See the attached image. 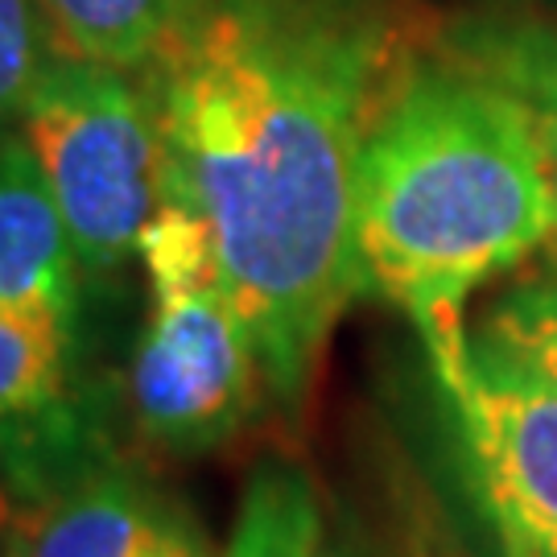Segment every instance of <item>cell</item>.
I'll use <instances>...</instances> for the list:
<instances>
[{"label": "cell", "mask_w": 557, "mask_h": 557, "mask_svg": "<svg viewBox=\"0 0 557 557\" xmlns=\"http://www.w3.org/2000/svg\"><path fill=\"white\" fill-rule=\"evenodd\" d=\"M496 541H499V557H533L517 537H508V533H496Z\"/></svg>", "instance_id": "cell-17"}, {"label": "cell", "mask_w": 557, "mask_h": 557, "mask_svg": "<svg viewBox=\"0 0 557 557\" xmlns=\"http://www.w3.org/2000/svg\"><path fill=\"white\" fill-rule=\"evenodd\" d=\"M557 236L537 116L434 38L405 66L359 158L363 294L409 319L462 310L483 281Z\"/></svg>", "instance_id": "cell-2"}, {"label": "cell", "mask_w": 557, "mask_h": 557, "mask_svg": "<svg viewBox=\"0 0 557 557\" xmlns=\"http://www.w3.org/2000/svg\"><path fill=\"white\" fill-rule=\"evenodd\" d=\"M554 273H557V269H554Z\"/></svg>", "instance_id": "cell-19"}, {"label": "cell", "mask_w": 557, "mask_h": 557, "mask_svg": "<svg viewBox=\"0 0 557 557\" xmlns=\"http://www.w3.org/2000/svg\"><path fill=\"white\" fill-rule=\"evenodd\" d=\"M462 471L496 533L557 557V380L462 326V310L418 319Z\"/></svg>", "instance_id": "cell-5"}, {"label": "cell", "mask_w": 557, "mask_h": 557, "mask_svg": "<svg viewBox=\"0 0 557 557\" xmlns=\"http://www.w3.org/2000/svg\"><path fill=\"white\" fill-rule=\"evenodd\" d=\"M425 46L405 0H202L140 71L158 100L165 199L215 239L273 425L289 438L306 430L326 347L363 294V145Z\"/></svg>", "instance_id": "cell-1"}, {"label": "cell", "mask_w": 557, "mask_h": 557, "mask_svg": "<svg viewBox=\"0 0 557 557\" xmlns=\"http://www.w3.org/2000/svg\"><path fill=\"white\" fill-rule=\"evenodd\" d=\"M149 319L140 331L124 409L137 438L174 458L215 455L273 413L257 338L232 301L207 223L165 199L140 236Z\"/></svg>", "instance_id": "cell-3"}, {"label": "cell", "mask_w": 557, "mask_h": 557, "mask_svg": "<svg viewBox=\"0 0 557 557\" xmlns=\"http://www.w3.org/2000/svg\"><path fill=\"white\" fill-rule=\"evenodd\" d=\"M75 372V319L50 310H0V421L59 409Z\"/></svg>", "instance_id": "cell-12"}, {"label": "cell", "mask_w": 557, "mask_h": 557, "mask_svg": "<svg viewBox=\"0 0 557 557\" xmlns=\"http://www.w3.org/2000/svg\"><path fill=\"white\" fill-rule=\"evenodd\" d=\"M17 133L59 202L83 273L103 277L137 260L140 236L165 202V145L149 79L54 54Z\"/></svg>", "instance_id": "cell-4"}, {"label": "cell", "mask_w": 557, "mask_h": 557, "mask_svg": "<svg viewBox=\"0 0 557 557\" xmlns=\"http://www.w3.org/2000/svg\"><path fill=\"white\" fill-rule=\"evenodd\" d=\"M331 557H483L438 479L397 434L376 430L331 524Z\"/></svg>", "instance_id": "cell-7"}, {"label": "cell", "mask_w": 557, "mask_h": 557, "mask_svg": "<svg viewBox=\"0 0 557 557\" xmlns=\"http://www.w3.org/2000/svg\"><path fill=\"white\" fill-rule=\"evenodd\" d=\"M537 137H541V149H545V165H549V182H554V195H557V120L537 116Z\"/></svg>", "instance_id": "cell-16"}, {"label": "cell", "mask_w": 557, "mask_h": 557, "mask_svg": "<svg viewBox=\"0 0 557 557\" xmlns=\"http://www.w3.org/2000/svg\"><path fill=\"white\" fill-rule=\"evenodd\" d=\"M483 338L557 380V273L520 281L499 294L483 319Z\"/></svg>", "instance_id": "cell-13"}, {"label": "cell", "mask_w": 557, "mask_h": 557, "mask_svg": "<svg viewBox=\"0 0 557 557\" xmlns=\"http://www.w3.org/2000/svg\"><path fill=\"white\" fill-rule=\"evenodd\" d=\"M549 252H554V260H557V236H554V244H549ZM554 269H557V264H554Z\"/></svg>", "instance_id": "cell-18"}, {"label": "cell", "mask_w": 557, "mask_h": 557, "mask_svg": "<svg viewBox=\"0 0 557 557\" xmlns=\"http://www.w3.org/2000/svg\"><path fill=\"white\" fill-rule=\"evenodd\" d=\"M54 59L38 0H0V137L21 124V112Z\"/></svg>", "instance_id": "cell-14"}, {"label": "cell", "mask_w": 557, "mask_h": 557, "mask_svg": "<svg viewBox=\"0 0 557 557\" xmlns=\"http://www.w3.org/2000/svg\"><path fill=\"white\" fill-rule=\"evenodd\" d=\"M446 59L499 83L533 116L557 120V17L537 13H475L446 21L434 34Z\"/></svg>", "instance_id": "cell-10"}, {"label": "cell", "mask_w": 557, "mask_h": 557, "mask_svg": "<svg viewBox=\"0 0 557 557\" xmlns=\"http://www.w3.org/2000/svg\"><path fill=\"white\" fill-rule=\"evenodd\" d=\"M62 59L149 71L202 0H38Z\"/></svg>", "instance_id": "cell-9"}, {"label": "cell", "mask_w": 557, "mask_h": 557, "mask_svg": "<svg viewBox=\"0 0 557 557\" xmlns=\"http://www.w3.org/2000/svg\"><path fill=\"white\" fill-rule=\"evenodd\" d=\"M17 520H21V499H17V492H13V483L4 479V471H0V557H4V545L13 537Z\"/></svg>", "instance_id": "cell-15"}, {"label": "cell", "mask_w": 557, "mask_h": 557, "mask_svg": "<svg viewBox=\"0 0 557 557\" xmlns=\"http://www.w3.org/2000/svg\"><path fill=\"white\" fill-rule=\"evenodd\" d=\"M220 557H331L326 499L294 450L257 462Z\"/></svg>", "instance_id": "cell-11"}, {"label": "cell", "mask_w": 557, "mask_h": 557, "mask_svg": "<svg viewBox=\"0 0 557 557\" xmlns=\"http://www.w3.org/2000/svg\"><path fill=\"white\" fill-rule=\"evenodd\" d=\"M83 264L17 128L0 137V310L79 314Z\"/></svg>", "instance_id": "cell-8"}, {"label": "cell", "mask_w": 557, "mask_h": 557, "mask_svg": "<svg viewBox=\"0 0 557 557\" xmlns=\"http://www.w3.org/2000/svg\"><path fill=\"white\" fill-rule=\"evenodd\" d=\"M4 557H215L195 517L140 467L91 462L21 508Z\"/></svg>", "instance_id": "cell-6"}]
</instances>
